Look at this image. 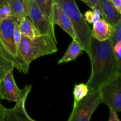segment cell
<instances>
[{
    "instance_id": "cell-1",
    "label": "cell",
    "mask_w": 121,
    "mask_h": 121,
    "mask_svg": "<svg viewBox=\"0 0 121 121\" xmlns=\"http://www.w3.org/2000/svg\"><path fill=\"white\" fill-rule=\"evenodd\" d=\"M91 50L92 72L86 85L88 88L98 89L121 74V65L116 59L109 39L100 41L92 37Z\"/></svg>"
},
{
    "instance_id": "cell-2",
    "label": "cell",
    "mask_w": 121,
    "mask_h": 121,
    "mask_svg": "<svg viewBox=\"0 0 121 121\" xmlns=\"http://www.w3.org/2000/svg\"><path fill=\"white\" fill-rule=\"evenodd\" d=\"M60 6L72 22L76 36L77 41L91 57V42L92 39L91 29L82 14L75 0H54Z\"/></svg>"
},
{
    "instance_id": "cell-3",
    "label": "cell",
    "mask_w": 121,
    "mask_h": 121,
    "mask_svg": "<svg viewBox=\"0 0 121 121\" xmlns=\"http://www.w3.org/2000/svg\"><path fill=\"white\" fill-rule=\"evenodd\" d=\"M57 43L56 38L48 34L41 35L34 40L22 35L18 50L21 59L30 66L35 59L57 52Z\"/></svg>"
},
{
    "instance_id": "cell-4",
    "label": "cell",
    "mask_w": 121,
    "mask_h": 121,
    "mask_svg": "<svg viewBox=\"0 0 121 121\" xmlns=\"http://www.w3.org/2000/svg\"><path fill=\"white\" fill-rule=\"evenodd\" d=\"M18 21L12 17L0 22V46L7 59L14 65V67L21 73L27 74L29 66L23 61L18 53L14 37V22Z\"/></svg>"
},
{
    "instance_id": "cell-5",
    "label": "cell",
    "mask_w": 121,
    "mask_h": 121,
    "mask_svg": "<svg viewBox=\"0 0 121 121\" xmlns=\"http://www.w3.org/2000/svg\"><path fill=\"white\" fill-rule=\"evenodd\" d=\"M102 103L99 89L89 88L87 95L73 104L69 121H89L98 106Z\"/></svg>"
},
{
    "instance_id": "cell-6",
    "label": "cell",
    "mask_w": 121,
    "mask_h": 121,
    "mask_svg": "<svg viewBox=\"0 0 121 121\" xmlns=\"http://www.w3.org/2000/svg\"><path fill=\"white\" fill-rule=\"evenodd\" d=\"M104 103L117 113L121 112V74L98 88Z\"/></svg>"
},
{
    "instance_id": "cell-7",
    "label": "cell",
    "mask_w": 121,
    "mask_h": 121,
    "mask_svg": "<svg viewBox=\"0 0 121 121\" xmlns=\"http://www.w3.org/2000/svg\"><path fill=\"white\" fill-rule=\"evenodd\" d=\"M28 17L41 35H50L56 38L54 26L50 19L47 17L37 6L33 0H27Z\"/></svg>"
},
{
    "instance_id": "cell-8",
    "label": "cell",
    "mask_w": 121,
    "mask_h": 121,
    "mask_svg": "<svg viewBox=\"0 0 121 121\" xmlns=\"http://www.w3.org/2000/svg\"><path fill=\"white\" fill-rule=\"evenodd\" d=\"M1 94L0 99L16 102L24 93L30 92L32 85H26L22 89H20L15 83L13 75V70L8 72L1 82Z\"/></svg>"
},
{
    "instance_id": "cell-9",
    "label": "cell",
    "mask_w": 121,
    "mask_h": 121,
    "mask_svg": "<svg viewBox=\"0 0 121 121\" xmlns=\"http://www.w3.org/2000/svg\"><path fill=\"white\" fill-rule=\"evenodd\" d=\"M29 92L24 93L11 109H5V121H35L31 118L26 109V102Z\"/></svg>"
},
{
    "instance_id": "cell-10",
    "label": "cell",
    "mask_w": 121,
    "mask_h": 121,
    "mask_svg": "<svg viewBox=\"0 0 121 121\" xmlns=\"http://www.w3.org/2000/svg\"><path fill=\"white\" fill-rule=\"evenodd\" d=\"M52 22L60 26L71 37L77 41L76 36L70 20L57 2H54L52 7Z\"/></svg>"
},
{
    "instance_id": "cell-11",
    "label": "cell",
    "mask_w": 121,
    "mask_h": 121,
    "mask_svg": "<svg viewBox=\"0 0 121 121\" xmlns=\"http://www.w3.org/2000/svg\"><path fill=\"white\" fill-rule=\"evenodd\" d=\"M99 5L103 18L111 26L121 20V15L116 10L109 0H99Z\"/></svg>"
},
{
    "instance_id": "cell-12",
    "label": "cell",
    "mask_w": 121,
    "mask_h": 121,
    "mask_svg": "<svg viewBox=\"0 0 121 121\" xmlns=\"http://www.w3.org/2000/svg\"><path fill=\"white\" fill-rule=\"evenodd\" d=\"M92 37L98 41H105L110 39L111 35V26L104 18H100L93 24L91 30Z\"/></svg>"
},
{
    "instance_id": "cell-13",
    "label": "cell",
    "mask_w": 121,
    "mask_h": 121,
    "mask_svg": "<svg viewBox=\"0 0 121 121\" xmlns=\"http://www.w3.org/2000/svg\"><path fill=\"white\" fill-rule=\"evenodd\" d=\"M10 6L12 16L18 21L28 17V6L27 0H8Z\"/></svg>"
},
{
    "instance_id": "cell-14",
    "label": "cell",
    "mask_w": 121,
    "mask_h": 121,
    "mask_svg": "<svg viewBox=\"0 0 121 121\" xmlns=\"http://www.w3.org/2000/svg\"><path fill=\"white\" fill-rule=\"evenodd\" d=\"M83 51L80 44L76 40L73 39V41L69 45L65 54L63 57L59 60L58 64L60 65L76 60V59L79 56Z\"/></svg>"
},
{
    "instance_id": "cell-15",
    "label": "cell",
    "mask_w": 121,
    "mask_h": 121,
    "mask_svg": "<svg viewBox=\"0 0 121 121\" xmlns=\"http://www.w3.org/2000/svg\"><path fill=\"white\" fill-rule=\"evenodd\" d=\"M19 27L22 35L30 39L34 40L41 35L31 21L27 17L19 21Z\"/></svg>"
},
{
    "instance_id": "cell-16",
    "label": "cell",
    "mask_w": 121,
    "mask_h": 121,
    "mask_svg": "<svg viewBox=\"0 0 121 121\" xmlns=\"http://www.w3.org/2000/svg\"><path fill=\"white\" fill-rule=\"evenodd\" d=\"M14 68L13 63L7 59L0 46V79L2 80L8 72Z\"/></svg>"
},
{
    "instance_id": "cell-17",
    "label": "cell",
    "mask_w": 121,
    "mask_h": 121,
    "mask_svg": "<svg viewBox=\"0 0 121 121\" xmlns=\"http://www.w3.org/2000/svg\"><path fill=\"white\" fill-rule=\"evenodd\" d=\"M33 1L39 9L52 21V7L54 2V0H33Z\"/></svg>"
},
{
    "instance_id": "cell-18",
    "label": "cell",
    "mask_w": 121,
    "mask_h": 121,
    "mask_svg": "<svg viewBox=\"0 0 121 121\" xmlns=\"http://www.w3.org/2000/svg\"><path fill=\"white\" fill-rule=\"evenodd\" d=\"M89 92V88L87 85L83 83H80L79 85L76 84L73 90V96H74V104H76L84 97L86 96Z\"/></svg>"
},
{
    "instance_id": "cell-19",
    "label": "cell",
    "mask_w": 121,
    "mask_h": 121,
    "mask_svg": "<svg viewBox=\"0 0 121 121\" xmlns=\"http://www.w3.org/2000/svg\"><path fill=\"white\" fill-rule=\"evenodd\" d=\"M109 40L113 46L121 41V20L114 26H111V35Z\"/></svg>"
},
{
    "instance_id": "cell-20",
    "label": "cell",
    "mask_w": 121,
    "mask_h": 121,
    "mask_svg": "<svg viewBox=\"0 0 121 121\" xmlns=\"http://www.w3.org/2000/svg\"><path fill=\"white\" fill-rule=\"evenodd\" d=\"M101 16V12L99 9H92V10H88L85 13L84 18L86 22L93 24L98 21Z\"/></svg>"
},
{
    "instance_id": "cell-21",
    "label": "cell",
    "mask_w": 121,
    "mask_h": 121,
    "mask_svg": "<svg viewBox=\"0 0 121 121\" xmlns=\"http://www.w3.org/2000/svg\"><path fill=\"white\" fill-rule=\"evenodd\" d=\"M13 17L10 6L8 2H6L0 6V22L6 19Z\"/></svg>"
},
{
    "instance_id": "cell-22",
    "label": "cell",
    "mask_w": 121,
    "mask_h": 121,
    "mask_svg": "<svg viewBox=\"0 0 121 121\" xmlns=\"http://www.w3.org/2000/svg\"><path fill=\"white\" fill-rule=\"evenodd\" d=\"M21 31L20 30V27H19V21H15L14 22V40H15V43L16 46L18 48L19 44H20V41H21Z\"/></svg>"
},
{
    "instance_id": "cell-23",
    "label": "cell",
    "mask_w": 121,
    "mask_h": 121,
    "mask_svg": "<svg viewBox=\"0 0 121 121\" xmlns=\"http://www.w3.org/2000/svg\"><path fill=\"white\" fill-rule=\"evenodd\" d=\"M113 49L117 61L121 65V41H118L113 45Z\"/></svg>"
},
{
    "instance_id": "cell-24",
    "label": "cell",
    "mask_w": 121,
    "mask_h": 121,
    "mask_svg": "<svg viewBox=\"0 0 121 121\" xmlns=\"http://www.w3.org/2000/svg\"><path fill=\"white\" fill-rule=\"evenodd\" d=\"M87 5L91 9H99L100 10L99 0H80Z\"/></svg>"
},
{
    "instance_id": "cell-25",
    "label": "cell",
    "mask_w": 121,
    "mask_h": 121,
    "mask_svg": "<svg viewBox=\"0 0 121 121\" xmlns=\"http://www.w3.org/2000/svg\"><path fill=\"white\" fill-rule=\"evenodd\" d=\"M116 10L121 14V0H109Z\"/></svg>"
},
{
    "instance_id": "cell-26",
    "label": "cell",
    "mask_w": 121,
    "mask_h": 121,
    "mask_svg": "<svg viewBox=\"0 0 121 121\" xmlns=\"http://www.w3.org/2000/svg\"><path fill=\"white\" fill-rule=\"evenodd\" d=\"M110 109V115L109 118V121H120V119L118 118V113L112 109Z\"/></svg>"
},
{
    "instance_id": "cell-27",
    "label": "cell",
    "mask_w": 121,
    "mask_h": 121,
    "mask_svg": "<svg viewBox=\"0 0 121 121\" xmlns=\"http://www.w3.org/2000/svg\"><path fill=\"white\" fill-rule=\"evenodd\" d=\"M5 108L0 104V121H5Z\"/></svg>"
},
{
    "instance_id": "cell-28",
    "label": "cell",
    "mask_w": 121,
    "mask_h": 121,
    "mask_svg": "<svg viewBox=\"0 0 121 121\" xmlns=\"http://www.w3.org/2000/svg\"><path fill=\"white\" fill-rule=\"evenodd\" d=\"M7 1L8 0H0V6H1L2 4L5 3L6 2H7Z\"/></svg>"
},
{
    "instance_id": "cell-29",
    "label": "cell",
    "mask_w": 121,
    "mask_h": 121,
    "mask_svg": "<svg viewBox=\"0 0 121 121\" xmlns=\"http://www.w3.org/2000/svg\"><path fill=\"white\" fill-rule=\"evenodd\" d=\"M1 79H0V98H1Z\"/></svg>"
},
{
    "instance_id": "cell-30",
    "label": "cell",
    "mask_w": 121,
    "mask_h": 121,
    "mask_svg": "<svg viewBox=\"0 0 121 121\" xmlns=\"http://www.w3.org/2000/svg\"><path fill=\"white\" fill-rule=\"evenodd\" d=\"M0 104H1V103H0Z\"/></svg>"
}]
</instances>
